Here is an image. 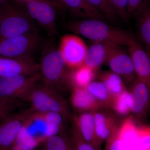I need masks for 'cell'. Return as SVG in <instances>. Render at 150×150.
Instances as JSON below:
<instances>
[{"mask_svg":"<svg viewBox=\"0 0 150 150\" xmlns=\"http://www.w3.org/2000/svg\"><path fill=\"white\" fill-rule=\"evenodd\" d=\"M41 80L40 73L33 76L16 75L0 77V97L24 102L33 86Z\"/></svg>","mask_w":150,"mask_h":150,"instance_id":"8992f818","label":"cell"},{"mask_svg":"<svg viewBox=\"0 0 150 150\" xmlns=\"http://www.w3.org/2000/svg\"><path fill=\"white\" fill-rule=\"evenodd\" d=\"M59 48L70 69H74L84 64L88 48L81 38L73 35H64Z\"/></svg>","mask_w":150,"mask_h":150,"instance_id":"9c48e42d","label":"cell"},{"mask_svg":"<svg viewBox=\"0 0 150 150\" xmlns=\"http://www.w3.org/2000/svg\"><path fill=\"white\" fill-rule=\"evenodd\" d=\"M46 123L47 137L64 133V123L67 121L62 115L56 112L43 113Z\"/></svg>","mask_w":150,"mask_h":150,"instance_id":"484cf974","label":"cell"},{"mask_svg":"<svg viewBox=\"0 0 150 150\" xmlns=\"http://www.w3.org/2000/svg\"><path fill=\"white\" fill-rule=\"evenodd\" d=\"M25 4L26 12L50 33L56 31L57 9L60 4L52 0H30Z\"/></svg>","mask_w":150,"mask_h":150,"instance_id":"ba28073f","label":"cell"},{"mask_svg":"<svg viewBox=\"0 0 150 150\" xmlns=\"http://www.w3.org/2000/svg\"><path fill=\"white\" fill-rule=\"evenodd\" d=\"M86 88L96 98L102 108H111L114 97L103 83L93 81Z\"/></svg>","mask_w":150,"mask_h":150,"instance_id":"603a6c76","label":"cell"},{"mask_svg":"<svg viewBox=\"0 0 150 150\" xmlns=\"http://www.w3.org/2000/svg\"><path fill=\"white\" fill-rule=\"evenodd\" d=\"M74 15L82 19H93L108 21L99 12L94 8L86 0H59Z\"/></svg>","mask_w":150,"mask_h":150,"instance_id":"ac0fdd59","label":"cell"},{"mask_svg":"<svg viewBox=\"0 0 150 150\" xmlns=\"http://www.w3.org/2000/svg\"><path fill=\"white\" fill-rule=\"evenodd\" d=\"M7 150H34L32 148L21 143L16 142Z\"/></svg>","mask_w":150,"mask_h":150,"instance_id":"836d02e7","label":"cell"},{"mask_svg":"<svg viewBox=\"0 0 150 150\" xmlns=\"http://www.w3.org/2000/svg\"><path fill=\"white\" fill-rule=\"evenodd\" d=\"M97 72L84 64L73 69L71 76L72 89L74 88H86L93 81Z\"/></svg>","mask_w":150,"mask_h":150,"instance_id":"44dd1931","label":"cell"},{"mask_svg":"<svg viewBox=\"0 0 150 150\" xmlns=\"http://www.w3.org/2000/svg\"><path fill=\"white\" fill-rule=\"evenodd\" d=\"M32 19L27 13L5 0L0 5V39L34 31Z\"/></svg>","mask_w":150,"mask_h":150,"instance_id":"277c9868","label":"cell"},{"mask_svg":"<svg viewBox=\"0 0 150 150\" xmlns=\"http://www.w3.org/2000/svg\"><path fill=\"white\" fill-rule=\"evenodd\" d=\"M40 43V36L34 31L0 39V56L9 58L30 56Z\"/></svg>","mask_w":150,"mask_h":150,"instance_id":"5b68a950","label":"cell"},{"mask_svg":"<svg viewBox=\"0 0 150 150\" xmlns=\"http://www.w3.org/2000/svg\"><path fill=\"white\" fill-rule=\"evenodd\" d=\"M67 28L93 41H107L119 46H128L133 36L130 31L114 27L106 21L98 19H88L71 22Z\"/></svg>","mask_w":150,"mask_h":150,"instance_id":"7a4b0ae2","label":"cell"},{"mask_svg":"<svg viewBox=\"0 0 150 150\" xmlns=\"http://www.w3.org/2000/svg\"><path fill=\"white\" fill-rule=\"evenodd\" d=\"M24 102L29 103L33 111L39 113L56 112L62 115L66 121L71 120L72 116L67 100L62 94L40 80L33 86Z\"/></svg>","mask_w":150,"mask_h":150,"instance_id":"3957f363","label":"cell"},{"mask_svg":"<svg viewBox=\"0 0 150 150\" xmlns=\"http://www.w3.org/2000/svg\"><path fill=\"white\" fill-rule=\"evenodd\" d=\"M133 103L131 92L126 90L114 97L111 108L116 114L125 116L132 111Z\"/></svg>","mask_w":150,"mask_h":150,"instance_id":"d4e9b609","label":"cell"},{"mask_svg":"<svg viewBox=\"0 0 150 150\" xmlns=\"http://www.w3.org/2000/svg\"><path fill=\"white\" fill-rule=\"evenodd\" d=\"M108 2L118 18L125 22L129 20V0H108Z\"/></svg>","mask_w":150,"mask_h":150,"instance_id":"f546056e","label":"cell"},{"mask_svg":"<svg viewBox=\"0 0 150 150\" xmlns=\"http://www.w3.org/2000/svg\"><path fill=\"white\" fill-rule=\"evenodd\" d=\"M130 91L133 97L132 116L136 122H144L150 108L149 89L146 84L137 78L132 83Z\"/></svg>","mask_w":150,"mask_h":150,"instance_id":"4fadbf2b","label":"cell"},{"mask_svg":"<svg viewBox=\"0 0 150 150\" xmlns=\"http://www.w3.org/2000/svg\"><path fill=\"white\" fill-rule=\"evenodd\" d=\"M138 34L150 57V2L146 3L135 14Z\"/></svg>","mask_w":150,"mask_h":150,"instance_id":"ffe728a7","label":"cell"},{"mask_svg":"<svg viewBox=\"0 0 150 150\" xmlns=\"http://www.w3.org/2000/svg\"><path fill=\"white\" fill-rule=\"evenodd\" d=\"M18 1H19L22 2H23L24 3L27 2L28 1H30V0H18Z\"/></svg>","mask_w":150,"mask_h":150,"instance_id":"e575fe53","label":"cell"},{"mask_svg":"<svg viewBox=\"0 0 150 150\" xmlns=\"http://www.w3.org/2000/svg\"><path fill=\"white\" fill-rule=\"evenodd\" d=\"M71 96V104L80 112L94 111L102 108L98 101L86 88H74Z\"/></svg>","mask_w":150,"mask_h":150,"instance_id":"e0dca14e","label":"cell"},{"mask_svg":"<svg viewBox=\"0 0 150 150\" xmlns=\"http://www.w3.org/2000/svg\"><path fill=\"white\" fill-rule=\"evenodd\" d=\"M108 109L102 108L93 111L97 139L100 145L109 139L121 124Z\"/></svg>","mask_w":150,"mask_h":150,"instance_id":"5bb4252c","label":"cell"},{"mask_svg":"<svg viewBox=\"0 0 150 150\" xmlns=\"http://www.w3.org/2000/svg\"><path fill=\"white\" fill-rule=\"evenodd\" d=\"M86 1L94 8L102 14L107 20L112 22H115L118 19V18L108 2V0Z\"/></svg>","mask_w":150,"mask_h":150,"instance_id":"4316f807","label":"cell"},{"mask_svg":"<svg viewBox=\"0 0 150 150\" xmlns=\"http://www.w3.org/2000/svg\"><path fill=\"white\" fill-rule=\"evenodd\" d=\"M34 112L30 108L12 113L0 121V150H7L16 142L22 129Z\"/></svg>","mask_w":150,"mask_h":150,"instance_id":"52a82bcc","label":"cell"},{"mask_svg":"<svg viewBox=\"0 0 150 150\" xmlns=\"http://www.w3.org/2000/svg\"><path fill=\"white\" fill-rule=\"evenodd\" d=\"M43 150H75L70 135L64 132L46 137Z\"/></svg>","mask_w":150,"mask_h":150,"instance_id":"cb8c5ba5","label":"cell"},{"mask_svg":"<svg viewBox=\"0 0 150 150\" xmlns=\"http://www.w3.org/2000/svg\"><path fill=\"white\" fill-rule=\"evenodd\" d=\"M150 0H129L128 14L129 18L134 16L135 14Z\"/></svg>","mask_w":150,"mask_h":150,"instance_id":"d6a6232c","label":"cell"},{"mask_svg":"<svg viewBox=\"0 0 150 150\" xmlns=\"http://www.w3.org/2000/svg\"><path fill=\"white\" fill-rule=\"evenodd\" d=\"M139 150H150V126H137Z\"/></svg>","mask_w":150,"mask_h":150,"instance_id":"4dcf8cb0","label":"cell"},{"mask_svg":"<svg viewBox=\"0 0 150 150\" xmlns=\"http://www.w3.org/2000/svg\"><path fill=\"white\" fill-rule=\"evenodd\" d=\"M40 73V65L30 56L9 58L0 56V77L22 75L33 76Z\"/></svg>","mask_w":150,"mask_h":150,"instance_id":"30bf717a","label":"cell"},{"mask_svg":"<svg viewBox=\"0 0 150 150\" xmlns=\"http://www.w3.org/2000/svg\"><path fill=\"white\" fill-rule=\"evenodd\" d=\"M118 130L119 128L106 141L105 150H122Z\"/></svg>","mask_w":150,"mask_h":150,"instance_id":"1f68e13d","label":"cell"},{"mask_svg":"<svg viewBox=\"0 0 150 150\" xmlns=\"http://www.w3.org/2000/svg\"><path fill=\"white\" fill-rule=\"evenodd\" d=\"M111 71L123 79L132 83L137 78L132 59L129 54L117 45L108 56L106 63Z\"/></svg>","mask_w":150,"mask_h":150,"instance_id":"8fae6325","label":"cell"},{"mask_svg":"<svg viewBox=\"0 0 150 150\" xmlns=\"http://www.w3.org/2000/svg\"><path fill=\"white\" fill-rule=\"evenodd\" d=\"M71 120L84 139L98 150H102L97 139L93 111L81 112L79 115H73Z\"/></svg>","mask_w":150,"mask_h":150,"instance_id":"2e32d148","label":"cell"},{"mask_svg":"<svg viewBox=\"0 0 150 150\" xmlns=\"http://www.w3.org/2000/svg\"><path fill=\"white\" fill-rule=\"evenodd\" d=\"M117 45L107 41H93L87 48L84 65L97 72Z\"/></svg>","mask_w":150,"mask_h":150,"instance_id":"9a60e30c","label":"cell"},{"mask_svg":"<svg viewBox=\"0 0 150 150\" xmlns=\"http://www.w3.org/2000/svg\"><path fill=\"white\" fill-rule=\"evenodd\" d=\"M98 77L114 97L126 90L122 78L111 71L100 72Z\"/></svg>","mask_w":150,"mask_h":150,"instance_id":"7402d4cb","label":"cell"},{"mask_svg":"<svg viewBox=\"0 0 150 150\" xmlns=\"http://www.w3.org/2000/svg\"><path fill=\"white\" fill-rule=\"evenodd\" d=\"M22 102L18 100L0 97V121L14 113L15 110L20 107Z\"/></svg>","mask_w":150,"mask_h":150,"instance_id":"f1b7e54d","label":"cell"},{"mask_svg":"<svg viewBox=\"0 0 150 150\" xmlns=\"http://www.w3.org/2000/svg\"><path fill=\"white\" fill-rule=\"evenodd\" d=\"M128 46L137 78L146 85L150 92V57L134 35Z\"/></svg>","mask_w":150,"mask_h":150,"instance_id":"7c38bea8","label":"cell"},{"mask_svg":"<svg viewBox=\"0 0 150 150\" xmlns=\"http://www.w3.org/2000/svg\"><path fill=\"white\" fill-rule=\"evenodd\" d=\"M133 116L123 120L119 126L118 133L122 150H139L137 126Z\"/></svg>","mask_w":150,"mask_h":150,"instance_id":"d6986e66","label":"cell"},{"mask_svg":"<svg viewBox=\"0 0 150 150\" xmlns=\"http://www.w3.org/2000/svg\"><path fill=\"white\" fill-rule=\"evenodd\" d=\"M70 136L72 141L75 150H98L93 146L84 139L73 122Z\"/></svg>","mask_w":150,"mask_h":150,"instance_id":"83f0119b","label":"cell"},{"mask_svg":"<svg viewBox=\"0 0 150 150\" xmlns=\"http://www.w3.org/2000/svg\"><path fill=\"white\" fill-rule=\"evenodd\" d=\"M5 0H0V5Z\"/></svg>","mask_w":150,"mask_h":150,"instance_id":"d590c367","label":"cell"},{"mask_svg":"<svg viewBox=\"0 0 150 150\" xmlns=\"http://www.w3.org/2000/svg\"><path fill=\"white\" fill-rule=\"evenodd\" d=\"M72 71L59 48L53 45L46 46L40 65L42 82L60 93L67 92L72 90Z\"/></svg>","mask_w":150,"mask_h":150,"instance_id":"6da1fadb","label":"cell"}]
</instances>
